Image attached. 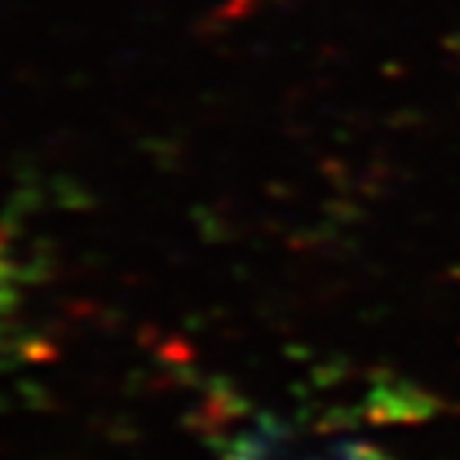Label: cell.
Masks as SVG:
<instances>
[{
  "label": "cell",
  "instance_id": "6da1fadb",
  "mask_svg": "<svg viewBox=\"0 0 460 460\" xmlns=\"http://www.w3.org/2000/svg\"><path fill=\"white\" fill-rule=\"evenodd\" d=\"M217 460H394L371 435L336 419L259 410L227 431Z\"/></svg>",
  "mask_w": 460,
  "mask_h": 460
}]
</instances>
